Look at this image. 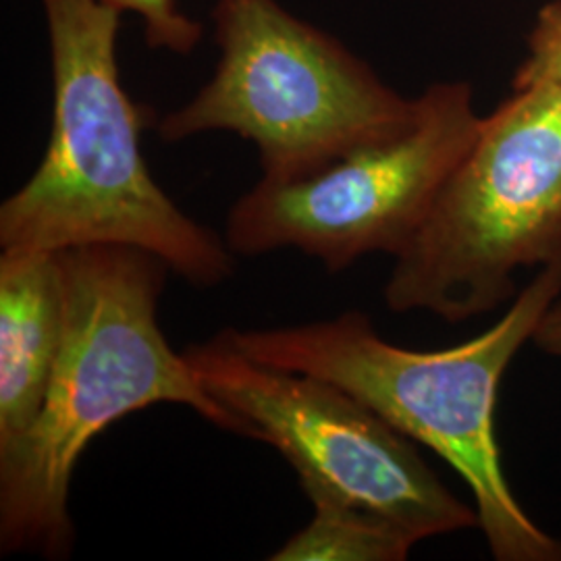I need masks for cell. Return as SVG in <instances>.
Returning a JSON list of instances; mask_svg holds the SVG:
<instances>
[{
    "label": "cell",
    "mask_w": 561,
    "mask_h": 561,
    "mask_svg": "<svg viewBox=\"0 0 561 561\" xmlns=\"http://www.w3.org/2000/svg\"><path fill=\"white\" fill-rule=\"evenodd\" d=\"M561 262V85L514 88L486 117L385 283L393 312L463 322Z\"/></svg>",
    "instance_id": "5b68a950"
},
{
    "label": "cell",
    "mask_w": 561,
    "mask_h": 561,
    "mask_svg": "<svg viewBox=\"0 0 561 561\" xmlns=\"http://www.w3.org/2000/svg\"><path fill=\"white\" fill-rule=\"evenodd\" d=\"M53 71V127L32 178L0 206V248L60 252L131 245L196 287L236 271L217 231L187 217L144 152L146 108L121 83V15L102 0H41Z\"/></svg>",
    "instance_id": "7a4b0ae2"
},
{
    "label": "cell",
    "mask_w": 561,
    "mask_h": 561,
    "mask_svg": "<svg viewBox=\"0 0 561 561\" xmlns=\"http://www.w3.org/2000/svg\"><path fill=\"white\" fill-rule=\"evenodd\" d=\"M213 78L157 129L164 141L229 131L259 150L262 180H298L401 131L416 111L343 42L279 0H217Z\"/></svg>",
    "instance_id": "277c9868"
},
{
    "label": "cell",
    "mask_w": 561,
    "mask_h": 561,
    "mask_svg": "<svg viewBox=\"0 0 561 561\" xmlns=\"http://www.w3.org/2000/svg\"><path fill=\"white\" fill-rule=\"evenodd\" d=\"M481 119L466 81L428 85L412 121L298 180H261L227 217L233 254L294 248L341 273L368 254L393 259L414 240Z\"/></svg>",
    "instance_id": "8992f818"
},
{
    "label": "cell",
    "mask_w": 561,
    "mask_h": 561,
    "mask_svg": "<svg viewBox=\"0 0 561 561\" xmlns=\"http://www.w3.org/2000/svg\"><path fill=\"white\" fill-rule=\"evenodd\" d=\"M314 518L268 560L401 561L416 541L398 524L322 484H301Z\"/></svg>",
    "instance_id": "9c48e42d"
},
{
    "label": "cell",
    "mask_w": 561,
    "mask_h": 561,
    "mask_svg": "<svg viewBox=\"0 0 561 561\" xmlns=\"http://www.w3.org/2000/svg\"><path fill=\"white\" fill-rule=\"evenodd\" d=\"M65 340L59 252L0 254V456L41 416Z\"/></svg>",
    "instance_id": "ba28073f"
},
{
    "label": "cell",
    "mask_w": 561,
    "mask_h": 561,
    "mask_svg": "<svg viewBox=\"0 0 561 561\" xmlns=\"http://www.w3.org/2000/svg\"><path fill=\"white\" fill-rule=\"evenodd\" d=\"M119 13L138 15L144 25V41L152 50L192 55L201 44V21L185 15L178 0H102Z\"/></svg>",
    "instance_id": "30bf717a"
},
{
    "label": "cell",
    "mask_w": 561,
    "mask_h": 561,
    "mask_svg": "<svg viewBox=\"0 0 561 561\" xmlns=\"http://www.w3.org/2000/svg\"><path fill=\"white\" fill-rule=\"evenodd\" d=\"M204 391L298 472L398 524L416 542L479 526L422 460L416 443L366 403L314 375L250 360L217 337L185 352Z\"/></svg>",
    "instance_id": "52a82bcc"
},
{
    "label": "cell",
    "mask_w": 561,
    "mask_h": 561,
    "mask_svg": "<svg viewBox=\"0 0 561 561\" xmlns=\"http://www.w3.org/2000/svg\"><path fill=\"white\" fill-rule=\"evenodd\" d=\"M65 340L41 416L0 456V551L65 560L73 472L104 428L157 403H180L238 437L252 431L204 391L159 324L171 266L131 245L60 250Z\"/></svg>",
    "instance_id": "6da1fadb"
},
{
    "label": "cell",
    "mask_w": 561,
    "mask_h": 561,
    "mask_svg": "<svg viewBox=\"0 0 561 561\" xmlns=\"http://www.w3.org/2000/svg\"><path fill=\"white\" fill-rule=\"evenodd\" d=\"M533 343L545 354L561 358V296L542 314L533 333Z\"/></svg>",
    "instance_id": "7c38bea8"
},
{
    "label": "cell",
    "mask_w": 561,
    "mask_h": 561,
    "mask_svg": "<svg viewBox=\"0 0 561 561\" xmlns=\"http://www.w3.org/2000/svg\"><path fill=\"white\" fill-rule=\"evenodd\" d=\"M561 85V0L545 4L528 36V55L522 60L514 88Z\"/></svg>",
    "instance_id": "8fae6325"
},
{
    "label": "cell",
    "mask_w": 561,
    "mask_h": 561,
    "mask_svg": "<svg viewBox=\"0 0 561 561\" xmlns=\"http://www.w3.org/2000/svg\"><path fill=\"white\" fill-rule=\"evenodd\" d=\"M561 296V262L542 266L500 321L460 345L416 352L382 340L360 310L215 337L250 360L335 382L468 484L479 528L500 561H561V542L526 514L505 479L495 431L503 375Z\"/></svg>",
    "instance_id": "3957f363"
}]
</instances>
